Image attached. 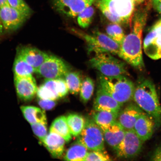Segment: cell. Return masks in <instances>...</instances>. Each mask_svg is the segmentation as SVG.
<instances>
[{
	"instance_id": "obj_29",
	"label": "cell",
	"mask_w": 161,
	"mask_h": 161,
	"mask_svg": "<svg viewBox=\"0 0 161 161\" xmlns=\"http://www.w3.org/2000/svg\"><path fill=\"white\" fill-rule=\"evenodd\" d=\"M107 35L120 45L123 41L125 35L124 30L119 24L112 23L106 28Z\"/></svg>"
},
{
	"instance_id": "obj_5",
	"label": "cell",
	"mask_w": 161,
	"mask_h": 161,
	"mask_svg": "<svg viewBox=\"0 0 161 161\" xmlns=\"http://www.w3.org/2000/svg\"><path fill=\"white\" fill-rule=\"evenodd\" d=\"M72 31L86 42L88 53L96 54L106 52L118 56L120 45L108 35L98 30H95L92 34L75 29Z\"/></svg>"
},
{
	"instance_id": "obj_39",
	"label": "cell",
	"mask_w": 161,
	"mask_h": 161,
	"mask_svg": "<svg viewBox=\"0 0 161 161\" xmlns=\"http://www.w3.org/2000/svg\"><path fill=\"white\" fill-rule=\"evenodd\" d=\"M153 5L154 7L161 2V0H152Z\"/></svg>"
},
{
	"instance_id": "obj_2",
	"label": "cell",
	"mask_w": 161,
	"mask_h": 161,
	"mask_svg": "<svg viewBox=\"0 0 161 161\" xmlns=\"http://www.w3.org/2000/svg\"><path fill=\"white\" fill-rule=\"evenodd\" d=\"M135 102L154 120L155 127L161 126V106L154 84L151 80H140L135 88Z\"/></svg>"
},
{
	"instance_id": "obj_21",
	"label": "cell",
	"mask_w": 161,
	"mask_h": 161,
	"mask_svg": "<svg viewBox=\"0 0 161 161\" xmlns=\"http://www.w3.org/2000/svg\"><path fill=\"white\" fill-rule=\"evenodd\" d=\"M21 109L25 119L30 124L37 123H47L45 110L33 106H22Z\"/></svg>"
},
{
	"instance_id": "obj_7",
	"label": "cell",
	"mask_w": 161,
	"mask_h": 161,
	"mask_svg": "<svg viewBox=\"0 0 161 161\" xmlns=\"http://www.w3.org/2000/svg\"><path fill=\"white\" fill-rule=\"evenodd\" d=\"M77 140L84 145L88 150H105L104 138L101 129L94 120L86 121L85 126Z\"/></svg>"
},
{
	"instance_id": "obj_40",
	"label": "cell",
	"mask_w": 161,
	"mask_h": 161,
	"mask_svg": "<svg viewBox=\"0 0 161 161\" xmlns=\"http://www.w3.org/2000/svg\"><path fill=\"white\" fill-rule=\"evenodd\" d=\"M3 26L2 25L1 20H0V33H3Z\"/></svg>"
},
{
	"instance_id": "obj_25",
	"label": "cell",
	"mask_w": 161,
	"mask_h": 161,
	"mask_svg": "<svg viewBox=\"0 0 161 161\" xmlns=\"http://www.w3.org/2000/svg\"><path fill=\"white\" fill-rule=\"evenodd\" d=\"M14 76H25L32 75L36 72L34 68L18 54L13 66Z\"/></svg>"
},
{
	"instance_id": "obj_14",
	"label": "cell",
	"mask_w": 161,
	"mask_h": 161,
	"mask_svg": "<svg viewBox=\"0 0 161 161\" xmlns=\"http://www.w3.org/2000/svg\"><path fill=\"white\" fill-rule=\"evenodd\" d=\"M144 113L137 104L132 103L120 111L117 121L125 130L133 129L136 120Z\"/></svg>"
},
{
	"instance_id": "obj_23",
	"label": "cell",
	"mask_w": 161,
	"mask_h": 161,
	"mask_svg": "<svg viewBox=\"0 0 161 161\" xmlns=\"http://www.w3.org/2000/svg\"><path fill=\"white\" fill-rule=\"evenodd\" d=\"M50 132H55L59 135L66 142H69L72 138L65 116L58 117L53 121L50 126Z\"/></svg>"
},
{
	"instance_id": "obj_27",
	"label": "cell",
	"mask_w": 161,
	"mask_h": 161,
	"mask_svg": "<svg viewBox=\"0 0 161 161\" xmlns=\"http://www.w3.org/2000/svg\"><path fill=\"white\" fill-rule=\"evenodd\" d=\"M95 111L92 117L94 121L99 127L108 125L117 119L119 113L105 111Z\"/></svg>"
},
{
	"instance_id": "obj_20",
	"label": "cell",
	"mask_w": 161,
	"mask_h": 161,
	"mask_svg": "<svg viewBox=\"0 0 161 161\" xmlns=\"http://www.w3.org/2000/svg\"><path fill=\"white\" fill-rule=\"evenodd\" d=\"M18 54L34 68L36 73L40 66L49 56L37 48L31 47L22 48Z\"/></svg>"
},
{
	"instance_id": "obj_32",
	"label": "cell",
	"mask_w": 161,
	"mask_h": 161,
	"mask_svg": "<svg viewBox=\"0 0 161 161\" xmlns=\"http://www.w3.org/2000/svg\"><path fill=\"white\" fill-rule=\"evenodd\" d=\"M31 125L34 134L42 143L47 135V123H37Z\"/></svg>"
},
{
	"instance_id": "obj_16",
	"label": "cell",
	"mask_w": 161,
	"mask_h": 161,
	"mask_svg": "<svg viewBox=\"0 0 161 161\" xmlns=\"http://www.w3.org/2000/svg\"><path fill=\"white\" fill-rule=\"evenodd\" d=\"M100 127L103 133L104 140L114 149L122 142L125 135L126 130L117 121Z\"/></svg>"
},
{
	"instance_id": "obj_4",
	"label": "cell",
	"mask_w": 161,
	"mask_h": 161,
	"mask_svg": "<svg viewBox=\"0 0 161 161\" xmlns=\"http://www.w3.org/2000/svg\"><path fill=\"white\" fill-rule=\"evenodd\" d=\"M98 87L122 105L133 97L135 86L126 75L108 77L100 73L98 75Z\"/></svg>"
},
{
	"instance_id": "obj_1",
	"label": "cell",
	"mask_w": 161,
	"mask_h": 161,
	"mask_svg": "<svg viewBox=\"0 0 161 161\" xmlns=\"http://www.w3.org/2000/svg\"><path fill=\"white\" fill-rule=\"evenodd\" d=\"M147 17L146 12L144 11L137 12L135 14L132 20L131 29L121 44L118 55L130 65L139 69L144 66L142 40Z\"/></svg>"
},
{
	"instance_id": "obj_19",
	"label": "cell",
	"mask_w": 161,
	"mask_h": 161,
	"mask_svg": "<svg viewBox=\"0 0 161 161\" xmlns=\"http://www.w3.org/2000/svg\"><path fill=\"white\" fill-rule=\"evenodd\" d=\"M65 140L55 132H49L42 144L54 158H59L65 150Z\"/></svg>"
},
{
	"instance_id": "obj_3",
	"label": "cell",
	"mask_w": 161,
	"mask_h": 161,
	"mask_svg": "<svg viewBox=\"0 0 161 161\" xmlns=\"http://www.w3.org/2000/svg\"><path fill=\"white\" fill-rule=\"evenodd\" d=\"M136 3V0H98L97 4L109 21L121 25L130 24Z\"/></svg>"
},
{
	"instance_id": "obj_24",
	"label": "cell",
	"mask_w": 161,
	"mask_h": 161,
	"mask_svg": "<svg viewBox=\"0 0 161 161\" xmlns=\"http://www.w3.org/2000/svg\"><path fill=\"white\" fill-rule=\"evenodd\" d=\"M66 120L72 135L79 136L85 125L86 121L83 117L78 114H70L66 117Z\"/></svg>"
},
{
	"instance_id": "obj_30",
	"label": "cell",
	"mask_w": 161,
	"mask_h": 161,
	"mask_svg": "<svg viewBox=\"0 0 161 161\" xmlns=\"http://www.w3.org/2000/svg\"><path fill=\"white\" fill-rule=\"evenodd\" d=\"M95 13L92 5L86 7L77 16V22L80 27L84 29L88 28L92 23Z\"/></svg>"
},
{
	"instance_id": "obj_10",
	"label": "cell",
	"mask_w": 161,
	"mask_h": 161,
	"mask_svg": "<svg viewBox=\"0 0 161 161\" xmlns=\"http://www.w3.org/2000/svg\"><path fill=\"white\" fill-rule=\"evenodd\" d=\"M65 62L59 58L49 55L37 70V73L46 79L65 77L69 72Z\"/></svg>"
},
{
	"instance_id": "obj_31",
	"label": "cell",
	"mask_w": 161,
	"mask_h": 161,
	"mask_svg": "<svg viewBox=\"0 0 161 161\" xmlns=\"http://www.w3.org/2000/svg\"><path fill=\"white\" fill-rule=\"evenodd\" d=\"M8 3L11 7L18 10L27 19L31 15V10L24 0H8Z\"/></svg>"
},
{
	"instance_id": "obj_28",
	"label": "cell",
	"mask_w": 161,
	"mask_h": 161,
	"mask_svg": "<svg viewBox=\"0 0 161 161\" xmlns=\"http://www.w3.org/2000/svg\"><path fill=\"white\" fill-rule=\"evenodd\" d=\"M94 89L93 80L90 77H86L82 80L80 93L81 101L86 103L91 98Z\"/></svg>"
},
{
	"instance_id": "obj_11",
	"label": "cell",
	"mask_w": 161,
	"mask_h": 161,
	"mask_svg": "<svg viewBox=\"0 0 161 161\" xmlns=\"http://www.w3.org/2000/svg\"><path fill=\"white\" fill-rule=\"evenodd\" d=\"M27 18L8 4L0 7V20L4 29L14 31L23 25Z\"/></svg>"
},
{
	"instance_id": "obj_26",
	"label": "cell",
	"mask_w": 161,
	"mask_h": 161,
	"mask_svg": "<svg viewBox=\"0 0 161 161\" xmlns=\"http://www.w3.org/2000/svg\"><path fill=\"white\" fill-rule=\"evenodd\" d=\"M65 80L70 93L77 95L79 93L82 82L79 72L69 71L66 74Z\"/></svg>"
},
{
	"instance_id": "obj_38",
	"label": "cell",
	"mask_w": 161,
	"mask_h": 161,
	"mask_svg": "<svg viewBox=\"0 0 161 161\" xmlns=\"http://www.w3.org/2000/svg\"><path fill=\"white\" fill-rule=\"evenodd\" d=\"M8 0H0V7L8 4Z\"/></svg>"
},
{
	"instance_id": "obj_12",
	"label": "cell",
	"mask_w": 161,
	"mask_h": 161,
	"mask_svg": "<svg viewBox=\"0 0 161 161\" xmlns=\"http://www.w3.org/2000/svg\"><path fill=\"white\" fill-rule=\"evenodd\" d=\"M95 0H52L54 7L60 13L75 18L86 7L92 5Z\"/></svg>"
},
{
	"instance_id": "obj_37",
	"label": "cell",
	"mask_w": 161,
	"mask_h": 161,
	"mask_svg": "<svg viewBox=\"0 0 161 161\" xmlns=\"http://www.w3.org/2000/svg\"><path fill=\"white\" fill-rule=\"evenodd\" d=\"M154 7L158 13L161 15V2Z\"/></svg>"
},
{
	"instance_id": "obj_36",
	"label": "cell",
	"mask_w": 161,
	"mask_h": 161,
	"mask_svg": "<svg viewBox=\"0 0 161 161\" xmlns=\"http://www.w3.org/2000/svg\"><path fill=\"white\" fill-rule=\"evenodd\" d=\"M152 29L158 34L161 35V19L156 22Z\"/></svg>"
},
{
	"instance_id": "obj_41",
	"label": "cell",
	"mask_w": 161,
	"mask_h": 161,
	"mask_svg": "<svg viewBox=\"0 0 161 161\" xmlns=\"http://www.w3.org/2000/svg\"><path fill=\"white\" fill-rule=\"evenodd\" d=\"M136 3H141L144 1V0H136Z\"/></svg>"
},
{
	"instance_id": "obj_13",
	"label": "cell",
	"mask_w": 161,
	"mask_h": 161,
	"mask_svg": "<svg viewBox=\"0 0 161 161\" xmlns=\"http://www.w3.org/2000/svg\"><path fill=\"white\" fill-rule=\"evenodd\" d=\"M16 92L22 100L29 101L37 94L38 88L33 75L14 76Z\"/></svg>"
},
{
	"instance_id": "obj_8",
	"label": "cell",
	"mask_w": 161,
	"mask_h": 161,
	"mask_svg": "<svg viewBox=\"0 0 161 161\" xmlns=\"http://www.w3.org/2000/svg\"><path fill=\"white\" fill-rule=\"evenodd\" d=\"M144 142L139 138L133 129L126 130L123 139L114 150L118 158H134L140 153Z\"/></svg>"
},
{
	"instance_id": "obj_17",
	"label": "cell",
	"mask_w": 161,
	"mask_h": 161,
	"mask_svg": "<svg viewBox=\"0 0 161 161\" xmlns=\"http://www.w3.org/2000/svg\"><path fill=\"white\" fill-rule=\"evenodd\" d=\"M155 127L153 119L145 112L136 120L133 130L139 138L144 142L152 137Z\"/></svg>"
},
{
	"instance_id": "obj_35",
	"label": "cell",
	"mask_w": 161,
	"mask_h": 161,
	"mask_svg": "<svg viewBox=\"0 0 161 161\" xmlns=\"http://www.w3.org/2000/svg\"><path fill=\"white\" fill-rule=\"evenodd\" d=\"M150 158V160L161 161V145L156 148Z\"/></svg>"
},
{
	"instance_id": "obj_18",
	"label": "cell",
	"mask_w": 161,
	"mask_h": 161,
	"mask_svg": "<svg viewBox=\"0 0 161 161\" xmlns=\"http://www.w3.org/2000/svg\"><path fill=\"white\" fill-rule=\"evenodd\" d=\"M145 53L153 59L161 58V35L151 29L144 41Z\"/></svg>"
},
{
	"instance_id": "obj_6",
	"label": "cell",
	"mask_w": 161,
	"mask_h": 161,
	"mask_svg": "<svg viewBox=\"0 0 161 161\" xmlns=\"http://www.w3.org/2000/svg\"><path fill=\"white\" fill-rule=\"evenodd\" d=\"M89 64L92 68L108 77L126 75L127 74L125 63L110 53L104 52L95 54L89 60Z\"/></svg>"
},
{
	"instance_id": "obj_9",
	"label": "cell",
	"mask_w": 161,
	"mask_h": 161,
	"mask_svg": "<svg viewBox=\"0 0 161 161\" xmlns=\"http://www.w3.org/2000/svg\"><path fill=\"white\" fill-rule=\"evenodd\" d=\"M69 90L63 78L46 79L38 88L37 96L39 99L56 100L67 95Z\"/></svg>"
},
{
	"instance_id": "obj_34",
	"label": "cell",
	"mask_w": 161,
	"mask_h": 161,
	"mask_svg": "<svg viewBox=\"0 0 161 161\" xmlns=\"http://www.w3.org/2000/svg\"><path fill=\"white\" fill-rule=\"evenodd\" d=\"M38 103L42 109L45 110H51L56 106V103L55 100L39 99Z\"/></svg>"
},
{
	"instance_id": "obj_33",
	"label": "cell",
	"mask_w": 161,
	"mask_h": 161,
	"mask_svg": "<svg viewBox=\"0 0 161 161\" xmlns=\"http://www.w3.org/2000/svg\"><path fill=\"white\" fill-rule=\"evenodd\" d=\"M112 160L105 150L92 151L88 152L85 161H110Z\"/></svg>"
},
{
	"instance_id": "obj_15",
	"label": "cell",
	"mask_w": 161,
	"mask_h": 161,
	"mask_svg": "<svg viewBox=\"0 0 161 161\" xmlns=\"http://www.w3.org/2000/svg\"><path fill=\"white\" fill-rule=\"evenodd\" d=\"M122 106L109 94L98 87L94 103L95 110L119 113Z\"/></svg>"
},
{
	"instance_id": "obj_22",
	"label": "cell",
	"mask_w": 161,
	"mask_h": 161,
	"mask_svg": "<svg viewBox=\"0 0 161 161\" xmlns=\"http://www.w3.org/2000/svg\"><path fill=\"white\" fill-rule=\"evenodd\" d=\"M88 153V149L77 140L68 149L64 158L66 161H85Z\"/></svg>"
}]
</instances>
